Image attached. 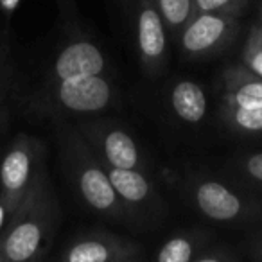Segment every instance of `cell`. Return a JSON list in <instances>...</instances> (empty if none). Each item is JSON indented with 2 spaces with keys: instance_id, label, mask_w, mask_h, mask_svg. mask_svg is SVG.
Returning a JSON list of instances; mask_svg holds the SVG:
<instances>
[{
  "instance_id": "obj_8",
  "label": "cell",
  "mask_w": 262,
  "mask_h": 262,
  "mask_svg": "<svg viewBox=\"0 0 262 262\" xmlns=\"http://www.w3.org/2000/svg\"><path fill=\"white\" fill-rule=\"evenodd\" d=\"M115 192L122 200L129 223L153 225L164 215V203L151 178L142 169H119L104 165Z\"/></svg>"
},
{
  "instance_id": "obj_19",
  "label": "cell",
  "mask_w": 262,
  "mask_h": 262,
  "mask_svg": "<svg viewBox=\"0 0 262 262\" xmlns=\"http://www.w3.org/2000/svg\"><path fill=\"white\" fill-rule=\"evenodd\" d=\"M246 0H194L196 13H228L237 16Z\"/></svg>"
},
{
  "instance_id": "obj_9",
  "label": "cell",
  "mask_w": 262,
  "mask_h": 262,
  "mask_svg": "<svg viewBox=\"0 0 262 262\" xmlns=\"http://www.w3.org/2000/svg\"><path fill=\"white\" fill-rule=\"evenodd\" d=\"M142 258V244L102 228L76 235L61 253L65 262H139Z\"/></svg>"
},
{
  "instance_id": "obj_10",
  "label": "cell",
  "mask_w": 262,
  "mask_h": 262,
  "mask_svg": "<svg viewBox=\"0 0 262 262\" xmlns=\"http://www.w3.org/2000/svg\"><path fill=\"white\" fill-rule=\"evenodd\" d=\"M237 33V20L228 13H196L176 41L190 59H203L223 51Z\"/></svg>"
},
{
  "instance_id": "obj_20",
  "label": "cell",
  "mask_w": 262,
  "mask_h": 262,
  "mask_svg": "<svg viewBox=\"0 0 262 262\" xmlns=\"http://www.w3.org/2000/svg\"><path fill=\"white\" fill-rule=\"evenodd\" d=\"M2 33V31H0ZM11 84V61H9V49L4 36L0 34V108L4 106L6 94Z\"/></svg>"
},
{
  "instance_id": "obj_12",
  "label": "cell",
  "mask_w": 262,
  "mask_h": 262,
  "mask_svg": "<svg viewBox=\"0 0 262 262\" xmlns=\"http://www.w3.org/2000/svg\"><path fill=\"white\" fill-rule=\"evenodd\" d=\"M210 232L203 230H189V232L176 233L158 248V262H196L198 255L210 246Z\"/></svg>"
},
{
  "instance_id": "obj_15",
  "label": "cell",
  "mask_w": 262,
  "mask_h": 262,
  "mask_svg": "<svg viewBox=\"0 0 262 262\" xmlns=\"http://www.w3.org/2000/svg\"><path fill=\"white\" fill-rule=\"evenodd\" d=\"M223 119L235 133H244V135L262 133V106L246 108V106H237L225 101Z\"/></svg>"
},
{
  "instance_id": "obj_26",
  "label": "cell",
  "mask_w": 262,
  "mask_h": 262,
  "mask_svg": "<svg viewBox=\"0 0 262 262\" xmlns=\"http://www.w3.org/2000/svg\"><path fill=\"white\" fill-rule=\"evenodd\" d=\"M258 26H260V27H262V13H260V24H258Z\"/></svg>"
},
{
  "instance_id": "obj_16",
  "label": "cell",
  "mask_w": 262,
  "mask_h": 262,
  "mask_svg": "<svg viewBox=\"0 0 262 262\" xmlns=\"http://www.w3.org/2000/svg\"><path fill=\"white\" fill-rule=\"evenodd\" d=\"M155 2H157V8L164 18L169 34L176 40L187 22L196 15L194 0H155Z\"/></svg>"
},
{
  "instance_id": "obj_21",
  "label": "cell",
  "mask_w": 262,
  "mask_h": 262,
  "mask_svg": "<svg viewBox=\"0 0 262 262\" xmlns=\"http://www.w3.org/2000/svg\"><path fill=\"white\" fill-rule=\"evenodd\" d=\"M241 258H250L255 262H262V230L253 232L237 246Z\"/></svg>"
},
{
  "instance_id": "obj_23",
  "label": "cell",
  "mask_w": 262,
  "mask_h": 262,
  "mask_svg": "<svg viewBox=\"0 0 262 262\" xmlns=\"http://www.w3.org/2000/svg\"><path fill=\"white\" fill-rule=\"evenodd\" d=\"M16 207H18V201L9 198L8 194H4L2 190H0V233H2L6 223H8V219L11 217L13 210H15Z\"/></svg>"
},
{
  "instance_id": "obj_22",
  "label": "cell",
  "mask_w": 262,
  "mask_h": 262,
  "mask_svg": "<svg viewBox=\"0 0 262 262\" xmlns=\"http://www.w3.org/2000/svg\"><path fill=\"white\" fill-rule=\"evenodd\" d=\"M239 258V253H235L226 246H208L207 250L198 255L196 262H233Z\"/></svg>"
},
{
  "instance_id": "obj_4",
  "label": "cell",
  "mask_w": 262,
  "mask_h": 262,
  "mask_svg": "<svg viewBox=\"0 0 262 262\" xmlns=\"http://www.w3.org/2000/svg\"><path fill=\"white\" fill-rule=\"evenodd\" d=\"M113 99V88L106 77L72 76L47 84L43 108L52 113L92 115L108 108Z\"/></svg>"
},
{
  "instance_id": "obj_3",
  "label": "cell",
  "mask_w": 262,
  "mask_h": 262,
  "mask_svg": "<svg viewBox=\"0 0 262 262\" xmlns=\"http://www.w3.org/2000/svg\"><path fill=\"white\" fill-rule=\"evenodd\" d=\"M187 196L203 217L225 225L262 223V201L214 178H189Z\"/></svg>"
},
{
  "instance_id": "obj_7",
  "label": "cell",
  "mask_w": 262,
  "mask_h": 262,
  "mask_svg": "<svg viewBox=\"0 0 262 262\" xmlns=\"http://www.w3.org/2000/svg\"><path fill=\"white\" fill-rule=\"evenodd\" d=\"M43 144L29 135H18L9 146L0 164V189L9 198L20 201L38 178L43 165Z\"/></svg>"
},
{
  "instance_id": "obj_17",
  "label": "cell",
  "mask_w": 262,
  "mask_h": 262,
  "mask_svg": "<svg viewBox=\"0 0 262 262\" xmlns=\"http://www.w3.org/2000/svg\"><path fill=\"white\" fill-rule=\"evenodd\" d=\"M228 167L232 169L233 180L262 194V151L243 155L230 162Z\"/></svg>"
},
{
  "instance_id": "obj_18",
  "label": "cell",
  "mask_w": 262,
  "mask_h": 262,
  "mask_svg": "<svg viewBox=\"0 0 262 262\" xmlns=\"http://www.w3.org/2000/svg\"><path fill=\"white\" fill-rule=\"evenodd\" d=\"M243 65L262 77V27L253 26L243 49Z\"/></svg>"
},
{
  "instance_id": "obj_24",
  "label": "cell",
  "mask_w": 262,
  "mask_h": 262,
  "mask_svg": "<svg viewBox=\"0 0 262 262\" xmlns=\"http://www.w3.org/2000/svg\"><path fill=\"white\" fill-rule=\"evenodd\" d=\"M20 4H22V0H0V11L6 16H11L20 8Z\"/></svg>"
},
{
  "instance_id": "obj_2",
  "label": "cell",
  "mask_w": 262,
  "mask_h": 262,
  "mask_svg": "<svg viewBox=\"0 0 262 262\" xmlns=\"http://www.w3.org/2000/svg\"><path fill=\"white\" fill-rule=\"evenodd\" d=\"M61 158L69 180L88 208L117 223H129L122 200L115 192L106 167L81 131L72 126L59 127Z\"/></svg>"
},
{
  "instance_id": "obj_6",
  "label": "cell",
  "mask_w": 262,
  "mask_h": 262,
  "mask_svg": "<svg viewBox=\"0 0 262 262\" xmlns=\"http://www.w3.org/2000/svg\"><path fill=\"white\" fill-rule=\"evenodd\" d=\"M131 18L142 70L157 77L169 59V31L155 0H131Z\"/></svg>"
},
{
  "instance_id": "obj_25",
  "label": "cell",
  "mask_w": 262,
  "mask_h": 262,
  "mask_svg": "<svg viewBox=\"0 0 262 262\" xmlns=\"http://www.w3.org/2000/svg\"><path fill=\"white\" fill-rule=\"evenodd\" d=\"M58 2L65 11H72L74 9V0H58Z\"/></svg>"
},
{
  "instance_id": "obj_11",
  "label": "cell",
  "mask_w": 262,
  "mask_h": 262,
  "mask_svg": "<svg viewBox=\"0 0 262 262\" xmlns=\"http://www.w3.org/2000/svg\"><path fill=\"white\" fill-rule=\"evenodd\" d=\"M106 70V56L90 40H74L67 43L56 56L47 77L49 83H56L72 76H99Z\"/></svg>"
},
{
  "instance_id": "obj_13",
  "label": "cell",
  "mask_w": 262,
  "mask_h": 262,
  "mask_svg": "<svg viewBox=\"0 0 262 262\" xmlns=\"http://www.w3.org/2000/svg\"><path fill=\"white\" fill-rule=\"evenodd\" d=\"M171 108L180 120L198 124L207 115V95L194 81H178L171 88Z\"/></svg>"
},
{
  "instance_id": "obj_1",
  "label": "cell",
  "mask_w": 262,
  "mask_h": 262,
  "mask_svg": "<svg viewBox=\"0 0 262 262\" xmlns=\"http://www.w3.org/2000/svg\"><path fill=\"white\" fill-rule=\"evenodd\" d=\"M58 225V200L43 169L0 233V262L41 258L51 248Z\"/></svg>"
},
{
  "instance_id": "obj_5",
  "label": "cell",
  "mask_w": 262,
  "mask_h": 262,
  "mask_svg": "<svg viewBox=\"0 0 262 262\" xmlns=\"http://www.w3.org/2000/svg\"><path fill=\"white\" fill-rule=\"evenodd\" d=\"M92 151L104 165L119 169H146L137 140L115 120H83L77 126Z\"/></svg>"
},
{
  "instance_id": "obj_14",
  "label": "cell",
  "mask_w": 262,
  "mask_h": 262,
  "mask_svg": "<svg viewBox=\"0 0 262 262\" xmlns=\"http://www.w3.org/2000/svg\"><path fill=\"white\" fill-rule=\"evenodd\" d=\"M223 84L226 94H237L262 101V77L244 65L228 67L223 72Z\"/></svg>"
}]
</instances>
